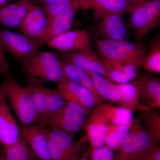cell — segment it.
<instances>
[{
    "label": "cell",
    "instance_id": "1f68e13d",
    "mask_svg": "<svg viewBox=\"0 0 160 160\" xmlns=\"http://www.w3.org/2000/svg\"><path fill=\"white\" fill-rule=\"evenodd\" d=\"M32 2L41 4L46 12L48 21L56 15L66 9L72 0H29Z\"/></svg>",
    "mask_w": 160,
    "mask_h": 160
},
{
    "label": "cell",
    "instance_id": "3957f363",
    "mask_svg": "<svg viewBox=\"0 0 160 160\" xmlns=\"http://www.w3.org/2000/svg\"><path fill=\"white\" fill-rule=\"evenodd\" d=\"M3 86L6 91V99L21 125H29L39 122L38 113L30 92L22 87L12 75L5 76Z\"/></svg>",
    "mask_w": 160,
    "mask_h": 160
},
{
    "label": "cell",
    "instance_id": "8fae6325",
    "mask_svg": "<svg viewBox=\"0 0 160 160\" xmlns=\"http://www.w3.org/2000/svg\"><path fill=\"white\" fill-rule=\"evenodd\" d=\"M45 126L38 123L21 125L20 137L39 160H51Z\"/></svg>",
    "mask_w": 160,
    "mask_h": 160
},
{
    "label": "cell",
    "instance_id": "e0dca14e",
    "mask_svg": "<svg viewBox=\"0 0 160 160\" xmlns=\"http://www.w3.org/2000/svg\"><path fill=\"white\" fill-rule=\"evenodd\" d=\"M48 24V18L44 9L34 4L19 27L24 35L35 41L43 35Z\"/></svg>",
    "mask_w": 160,
    "mask_h": 160
},
{
    "label": "cell",
    "instance_id": "d590c367",
    "mask_svg": "<svg viewBox=\"0 0 160 160\" xmlns=\"http://www.w3.org/2000/svg\"><path fill=\"white\" fill-rule=\"evenodd\" d=\"M131 5V7H137L145 4L149 0H127Z\"/></svg>",
    "mask_w": 160,
    "mask_h": 160
},
{
    "label": "cell",
    "instance_id": "ab89813d",
    "mask_svg": "<svg viewBox=\"0 0 160 160\" xmlns=\"http://www.w3.org/2000/svg\"><path fill=\"white\" fill-rule=\"evenodd\" d=\"M78 1L79 3L80 6L86 2V0H78Z\"/></svg>",
    "mask_w": 160,
    "mask_h": 160
},
{
    "label": "cell",
    "instance_id": "4dcf8cb0",
    "mask_svg": "<svg viewBox=\"0 0 160 160\" xmlns=\"http://www.w3.org/2000/svg\"><path fill=\"white\" fill-rule=\"evenodd\" d=\"M66 102L67 101L63 97V95L58 90H54L47 88L46 93L47 121L50 117L62 108Z\"/></svg>",
    "mask_w": 160,
    "mask_h": 160
},
{
    "label": "cell",
    "instance_id": "f546056e",
    "mask_svg": "<svg viewBox=\"0 0 160 160\" xmlns=\"http://www.w3.org/2000/svg\"><path fill=\"white\" fill-rule=\"evenodd\" d=\"M147 52L142 67L149 72L160 73V35L156 37L150 46Z\"/></svg>",
    "mask_w": 160,
    "mask_h": 160
},
{
    "label": "cell",
    "instance_id": "4316f807",
    "mask_svg": "<svg viewBox=\"0 0 160 160\" xmlns=\"http://www.w3.org/2000/svg\"><path fill=\"white\" fill-rule=\"evenodd\" d=\"M140 121L146 131L158 142L160 141V116L151 108L140 111Z\"/></svg>",
    "mask_w": 160,
    "mask_h": 160
},
{
    "label": "cell",
    "instance_id": "6da1fadb",
    "mask_svg": "<svg viewBox=\"0 0 160 160\" xmlns=\"http://www.w3.org/2000/svg\"><path fill=\"white\" fill-rule=\"evenodd\" d=\"M100 56L104 61L131 64L142 67L148 52L145 44L128 40H96Z\"/></svg>",
    "mask_w": 160,
    "mask_h": 160
},
{
    "label": "cell",
    "instance_id": "30bf717a",
    "mask_svg": "<svg viewBox=\"0 0 160 160\" xmlns=\"http://www.w3.org/2000/svg\"><path fill=\"white\" fill-rule=\"evenodd\" d=\"M57 89L67 102L78 104L86 109L88 114L94 107L101 105L89 89L65 77L58 83Z\"/></svg>",
    "mask_w": 160,
    "mask_h": 160
},
{
    "label": "cell",
    "instance_id": "ba28073f",
    "mask_svg": "<svg viewBox=\"0 0 160 160\" xmlns=\"http://www.w3.org/2000/svg\"><path fill=\"white\" fill-rule=\"evenodd\" d=\"M0 43L4 51L9 52L15 59L23 65L38 51V47L34 40L24 35L1 27Z\"/></svg>",
    "mask_w": 160,
    "mask_h": 160
},
{
    "label": "cell",
    "instance_id": "b9f144b4",
    "mask_svg": "<svg viewBox=\"0 0 160 160\" xmlns=\"http://www.w3.org/2000/svg\"><path fill=\"white\" fill-rule=\"evenodd\" d=\"M38 160H39V159H38Z\"/></svg>",
    "mask_w": 160,
    "mask_h": 160
},
{
    "label": "cell",
    "instance_id": "7c38bea8",
    "mask_svg": "<svg viewBox=\"0 0 160 160\" xmlns=\"http://www.w3.org/2000/svg\"><path fill=\"white\" fill-rule=\"evenodd\" d=\"M53 49L63 52H74L91 48L89 33L86 30H69L49 40Z\"/></svg>",
    "mask_w": 160,
    "mask_h": 160
},
{
    "label": "cell",
    "instance_id": "8d00e7d4",
    "mask_svg": "<svg viewBox=\"0 0 160 160\" xmlns=\"http://www.w3.org/2000/svg\"><path fill=\"white\" fill-rule=\"evenodd\" d=\"M6 100V91L3 85H0V102Z\"/></svg>",
    "mask_w": 160,
    "mask_h": 160
},
{
    "label": "cell",
    "instance_id": "d6986e66",
    "mask_svg": "<svg viewBox=\"0 0 160 160\" xmlns=\"http://www.w3.org/2000/svg\"><path fill=\"white\" fill-rule=\"evenodd\" d=\"M34 5L29 0H20L0 6V25L9 28L19 27Z\"/></svg>",
    "mask_w": 160,
    "mask_h": 160
},
{
    "label": "cell",
    "instance_id": "2e32d148",
    "mask_svg": "<svg viewBox=\"0 0 160 160\" xmlns=\"http://www.w3.org/2000/svg\"><path fill=\"white\" fill-rule=\"evenodd\" d=\"M20 138V128L5 100L0 102V143L4 146H12Z\"/></svg>",
    "mask_w": 160,
    "mask_h": 160
},
{
    "label": "cell",
    "instance_id": "7402d4cb",
    "mask_svg": "<svg viewBox=\"0 0 160 160\" xmlns=\"http://www.w3.org/2000/svg\"><path fill=\"white\" fill-rule=\"evenodd\" d=\"M61 61L64 77L89 89L94 94L102 105L103 101L98 95L94 89L92 80L87 72L65 58L62 57Z\"/></svg>",
    "mask_w": 160,
    "mask_h": 160
},
{
    "label": "cell",
    "instance_id": "484cf974",
    "mask_svg": "<svg viewBox=\"0 0 160 160\" xmlns=\"http://www.w3.org/2000/svg\"><path fill=\"white\" fill-rule=\"evenodd\" d=\"M86 72L91 78L97 93L103 102H118L119 95L115 84L99 75L90 72Z\"/></svg>",
    "mask_w": 160,
    "mask_h": 160
},
{
    "label": "cell",
    "instance_id": "8992f818",
    "mask_svg": "<svg viewBox=\"0 0 160 160\" xmlns=\"http://www.w3.org/2000/svg\"><path fill=\"white\" fill-rule=\"evenodd\" d=\"M51 160H78L82 154L84 138L76 141L62 132L45 129Z\"/></svg>",
    "mask_w": 160,
    "mask_h": 160
},
{
    "label": "cell",
    "instance_id": "74e56055",
    "mask_svg": "<svg viewBox=\"0 0 160 160\" xmlns=\"http://www.w3.org/2000/svg\"><path fill=\"white\" fill-rule=\"evenodd\" d=\"M78 160H89L88 153L84 152V153H82V155Z\"/></svg>",
    "mask_w": 160,
    "mask_h": 160
},
{
    "label": "cell",
    "instance_id": "9a60e30c",
    "mask_svg": "<svg viewBox=\"0 0 160 160\" xmlns=\"http://www.w3.org/2000/svg\"><path fill=\"white\" fill-rule=\"evenodd\" d=\"M97 27V34L101 40H128V29L122 16L105 15L101 16Z\"/></svg>",
    "mask_w": 160,
    "mask_h": 160
},
{
    "label": "cell",
    "instance_id": "52a82bcc",
    "mask_svg": "<svg viewBox=\"0 0 160 160\" xmlns=\"http://www.w3.org/2000/svg\"><path fill=\"white\" fill-rule=\"evenodd\" d=\"M129 12L135 37L142 39L159 24L160 0H149L141 6L131 7Z\"/></svg>",
    "mask_w": 160,
    "mask_h": 160
},
{
    "label": "cell",
    "instance_id": "e575fe53",
    "mask_svg": "<svg viewBox=\"0 0 160 160\" xmlns=\"http://www.w3.org/2000/svg\"><path fill=\"white\" fill-rule=\"evenodd\" d=\"M136 160H160V147L158 146Z\"/></svg>",
    "mask_w": 160,
    "mask_h": 160
},
{
    "label": "cell",
    "instance_id": "836d02e7",
    "mask_svg": "<svg viewBox=\"0 0 160 160\" xmlns=\"http://www.w3.org/2000/svg\"><path fill=\"white\" fill-rule=\"evenodd\" d=\"M6 75H12L11 67L0 43V78Z\"/></svg>",
    "mask_w": 160,
    "mask_h": 160
},
{
    "label": "cell",
    "instance_id": "ffe728a7",
    "mask_svg": "<svg viewBox=\"0 0 160 160\" xmlns=\"http://www.w3.org/2000/svg\"><path fill=\"white\" fill-rule=\"evenodd\" d=\"M82 7L92 9L101 16L105 15L122 16L129 12L131 6L127 0H86Z\"/></svg>",
    "mask_w": 160,
    "mask_h": 160
},
{
    "label": "cell",
    "instance_id": "ac0fdd59",
    "mask_svg": "<svg viewBox=\"0 0 160 160\" xmlns=\"http://www.w3.org/2000/svg\"><path fill=\"white\" fill-rule=\"evenodd\" d=\"M109 124L107 119L96 109L86 120L84 127L90 144V150L105 145Z\"/></svg>",
    "mask_w": 160,
    "mask_h": 160
},
{
    "label": "cell",
    "instance_id": "d4e9b609",
    "mask_svg": "<svg viewBox=\"0 0 160 160\" xmlns=\"http://www.w3.org/2000/svg\"><path fill=\"white\" fill-rule=\"evenodd\" d=\"M107 119L109 124L118 125L129 124L134 120L133 112L122 106H115L111 104H102L96 109Z\"/></svg>",
    "mask_w": 160,
    "mask_h": 160
},
{
    "label": "cell",
    "instance_id": "5bb4252c",
    "mask_svg": "<svg viewBox=\"0 0 160 160\" xmlns=\"http://www.w3.org/2000/svg\"><path fill=\"white\" fill-rule=\"evenodd\" d=\"M144 78L145 74L138 75L129 82L115 84L118 91L119 100L118 103L120 106L128 108L133 112L136 110L141 111L149 108L141 104L140 101Z\"/></svg>",
    "mask_w": 160,
    "mask_h": 160
},
{
    "label": "cell",
    "instance_id": "9c48e42d",
    "mask_svg": "<svg viewBox=\"0 0 160 160\" xmlns=\"http://www.w3.org/2000/svg\"><path fill=\"white\" fill-rule=\"evenodd\" d=\"M78 0H72L69 6L48 21V26L43 35L34 41L39 48L52 38L70 30L77 11L79 8Z\"/></svg>",
    "mask_w": 160,
    "mask_h": 160
},
{
    "label": "cell",
    "instance_id": "7a4b0ae2",
    "mask_svg": "<svg viewBox=\"0 0 160 160\" xmlns=\"http://www.w3.org/2000/svg\"><path fill=\"white\" fill-rule=\"evenodd\" d=\"M158 144L145 129L139 118H137L120 143L113 160H136L158 147Z\"/></svg>",
    "mask_w": 160,
    "mask_h": 160
},
{
    "label": "cell",
    "instance_id": "60d3db41",
    "mask_svg": "<svg viewBox=\"0 0 160 160\" xmlns=\"http://www.w3.org/2000/svg\"><path fill=\"white\" fill-rule=\"evenodd\" d=\"M0 160H6L5 156L2 155H0Z\"/></svg>",
    "mask_w": 160,
    "mask_h": 160
},
{
    "label": "cell",
    "instance_id": "603a6c76",
    "mask_svg": "<svg viewBox=\"0 0 160 160\" xmlns=\"http://www.w3.org/2000/svg\"><path fill=\"white\" fill-rule=\"evenodd\" d=\"M140 101L152 109L160 108V82L157 78L145 75Z\"/></svg>",
    "mask_w": 160,
    "mask_h": 160
},
{
    "label": "cell",
    "instance_id": "cb8c5ba5",
    "mask_svg": "<svg viewBox=\"0 0 160 160\" xmlns=\"http://www.w3.org/2000/svg\"><path fill=\"white\" fill-rule=\"evenodd\" d=\"M28 89L33 100V102L39 116L40 124L46 126V93L47 87L37 80L29 78L25 86Z\"/></svg>",
    "mask_w": 160,
    "mask_h": 160
},
{
    "label": "cell",
    "instance_id": "83f0119b",
    "mask_svg": "<svg viewBox=\"0 0 160 160\" xmlns=\"http://www.w3.org/2000/svg\"><path fill=\"white\" fill-rule=\"evenodd\" d=\"M6 160H38V159L22 138L14 145L4 146Z\"/></svg>",
    "mask_w": 160,
    "mask_h": 160
},
{
    "label": "cell",
    "instance_id": "277c9868",
    "mask_svg": "<svg viewBox=\"0 0 160 160\" xmlns=\"http://www.w3.org/2000/svg\"><path fill=\"white\" fill-rule=\"evenodd\" d=\"M23 66L30 78L42 83H59L64 77L61 60L51 52L38 51Z\"/></svg>",
    "mask_w": 160,
    "mask_h": 160
},
{
    "label": "cell",
    "instance_id": "4fadbf2b",
    "mask_svg": "<svg viewBox=\"0 0 160 160\" xmlns=\"http://www.w3.org/2000/svg\"><path fill=\"white\" fill-rule=\"evenodd\" d=\"M61 55L85 71L99 75L109 80L104 60L98 57L92 48L74 52H63Z\"/></svg>",
    "mask_w": 160,
    "mask_h": 160
},
{
    "label": "cell",
    "instance_id": "d6a6232c",
    "mask_svg": "<svg viewBox=\"0 0 160 160\" xmlns=\"http://www.w3.org/2000/svg\"><path fill=\"white\" fill-rule=\"evenodd\" d=\"M89 160H113L114 151L106 145L90 150Z\"/></svg>",
    "mask_w": 160,
    "mask_h": 160
},
{
    "label": "cell",
    "instance_id": "5b68a950",
    "mask_svg": "<svg viewBox=\"0 0 160 160\" xmlns=\"http://www.w3.org/2000/svg\"><path fill=\"white\" fill-rule=\"evenodd\" d=\"M88 112L74 102H66L59 110L48 119L46 126L74 137L84 127Z\"/></svg>",
    "mask_w": 160,
    "mask_h": 160
},
{
    "label": "cell",
    "instance_id": "f35d334b",
    "mask_svg": "<svg viewBox=\"0 0 160 160\" xmlns=\"http://www.w3.org/2000/svg\"><path fill=\"white\" fill-rule=\"evenodd\" d=\"M9 0H0V6L7 4Z\"/></svg>",
    "mask_w": 160,
    "mask_h": 160
},
{
    "label": "cell",
    "instance_id": "44dd1931",
    "mask_svg": "<svg viewBox=\"0 0 160 160\" xmlns=\"http://www.w3.org/2000/svg\"><path fill=\"white\" fill-rule=\"evenodd\" d=\"M104 62L106 64L108 79L112 82H115L117 84L129 82L138 75V66L118 62Z\"/></svg>",
    "mask_w": 160,
    "mask_h": 160
},
{
    "label": "cell",
    "instance_id": "f1b7e54d",
    "mask_svg": "<svg viewBox=\"0 0 160 160\" xmlns=\"http://www.w3.org/2000/svg\"><path fill=\"white\" fill-rule=\"evenodd\" d=\"M133 122L123 125L109 124L105 138V145L112 151L117 150L120 143L130 130Z\"/></svg>",
    "mask_w": 160,
    "mask_h": 160
}]
</instances>
